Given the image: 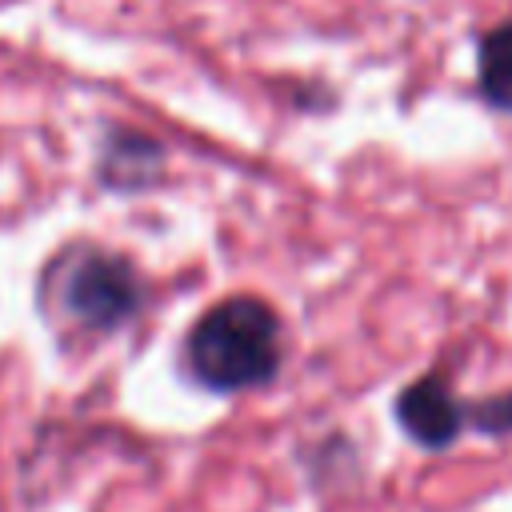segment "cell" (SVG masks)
I'll return each mask as SVG.
<instances>
[{
  "label": "cell",
  "instance_id": "1",
  "mask_svg": "<svg viewBox=\"0 0 512 512\" xmlns=\"http://www.w3.org/2000/svg\"><path fill=\"white\" fill-rule=\"evenodd\" d=\"M184 368L208 392H248L280 372V320L260 296L212 304L184 340Z\"/></svg>",
  "mask_w": 512,
  "mask_h": 512
},
{
  "label": "cell",
  "instance_id": "2",
  "mask_svg": "<svg viewBox=\"0 0 512 512\" xmlns=\"http://www.w3.org/2000/svg\"><path fill=\"white\" fill-rule=\"evenodd\" d=\"M64 316L84 332H116L144 304V280L120 252L80 248L52 268Z\"/></svg>",
  "mask_w": 512,
  "mask_h": 512
},
{
  "label": "cell",
  "instance_id": "3",
  "mask_svg": "<svg viewBox=\"0 0 512 512\" xmlns=\"http://www.w3.org/2000/svg\"><path fill=\"white\" fill-rule=\"evenodd\" d=\"M396 424L404 428L408 440H416L420 448H448L460 432H464V400H456V392L448 388L444 376L428 372L416 376L400 396H396Z\"/></svg>",
  "mask_w": 512,
  "mask_h": 512
},
{
  "label": "cell",
  "instance_id": "4",
  "mask_svg": "<svg viewBox=\"0 0 512 512\" xmlns=\"http://www.w3.org/2000/svg\"><path fill=\"white\" fill-rule=\"evenodd\" d=\"M96 172H100V184L112 192H144L164 172V148L160 140L136 128H108Z\"/></svg>",
  "mask_w": 512,
  "mask_h": 512
},
{
  "label": "cell",
  "instance_id": "5",
  "mask_svg": "<svg viewBox=\"0 0 512 512\" xmlns=\"http://www.w3.org/2000/svg\"><path fill=\"white\" fill-rule=\"evenodd\" d=\"M476 88L488 108L512 112V20L488 28L476 44Z\"/></svg>",
  "mask_w": 512,
  "mask_h": 512
},
{
  "label": "cell",
  "instance_id": "6",
  "mask_svg": "<svg viewBox=\"0 0 512 512\" xmlns=\"http://www.w3.org/2000/svg\"><path fill=\"white\" fill-rule=\"evenodd\" d=\"M464 424L484 436H512V388L480 400H464Z\"/></svg>",
  "mask_w": 512,
  "mask_h": 512
}]
</instances>
